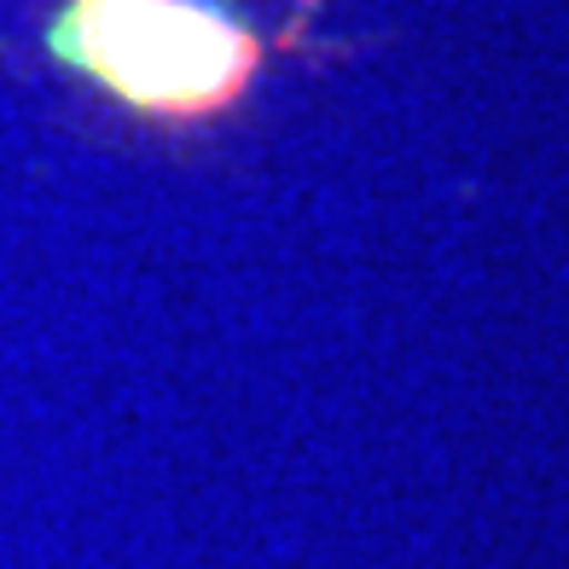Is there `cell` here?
I'll use <instances>...</instances> for the list:
<instances>
[{
	"mask_svg": "<svg viewBox=\"0 0 569 569\" xmlns=\"http://www.w3.org/2000/svg\"><path fill=\"white\" fill-rule=\"evenodd\" d=\"M47 53L140 117L227 111L268 59V36L227 0H59Z\"/></svg>",
	"mask_w": 569,
	"mask_h": 569,
	"instance_id": "obj_1",
	"label": "cell"
}]
</instances>
